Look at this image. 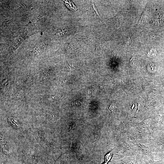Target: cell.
<instances>
[{"label": "cell", "mask_w": 164, "mask_h": 164, "mask_svg": "<svg viewBox=\"0 0 164 164\" xmlns=\"http://www.w3.org/2000/svg\"><path fill=\"white\" fill-rule=\"evenodd\" d=\"M93 7H94V10H95V11L96 12V13L99 16V13L98 11V10H97L96 8V7L95 6V5L94 4V3H93Z\"/></svg>", "instance_id": "cell-2"}, {"label": "cell", "mask_w": 164, "mask_h": 164, "mask_svg": "<svg viewBox=\"0 0 164 164\" xmlns=\"http://www.w3.org/2000/svg\"><path fill=\"white\" fill-rule=\"evenodd\" d=\"M134 62V57H133L130 60V65L131 66L134 67L135 66Z\"/></svg>", "instance_id": "cell-1"}]
</instances>
